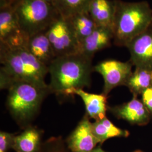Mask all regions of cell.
I'll list each match as a JSON object with an SVG mask.
<instances>
[{
    "instance_id": "1",
    "label": "cell",
    "mask_w": 152,
    "mask_h": 152,
    "mask_svg": "<svg viewBox=\"0 0 152 152\" xmlns=\"http://www.w3.org/2000/svg\"><path fill=\"white\" fill-rule=\"evenodd\" d=\"M48 68L51 93L60 98L73 97L76 90L91 86L92 59L81 53L56 57Z\"/></svg>"
},
{
    "instance_id": "2",
    "label": "cell",
    "mask_w": 152,
    "mask_h": 152,
    "mask_svg": "<svg viewBox=\"0 0 152 152\" xmlns=\"http://www.w3.org/2000/svg\"><path fill=\"white\" fill-rule=\"evenodd\" d=\"M1 89H6L11 82H31L41 86L48 85L45 77L49 68L37 60L26 46L10 47L0 43Z\"/></svg>"
},
{
    "instance_id": "3",
    "label": "cell",
    "mask_w": 152,
    "mask_h": 152,
    "mask_svg": "<svg viewBox=\"0 0 152 152\" xmlns=\"http://www.w3.org/2000/svg\"><path fill=\"white\" fill-rule=\"evenodd\" d=\"M6 90V107L22 129L32 125L45 99L51 94L49 85L44 86L26 81L12 82Z\"/></svg>"
},
{
    "instance_id": "4",
    "label": "cell",
    "mask_w": 152,
    "mask_h": 152,
    "mask_svg": "<svg viewBox=\"0 0 152 152\" xmlns=\"http://www.w3.org/2000/svg\"><path fill=\"white\" fill-rule=\"evenodd\" d=\"M115 3L113 43L126 47L152 24V9L145 1L131 2L115 0Z\"/></svg>"
},
{
    "instance_id": "5",
    "label": "cell",
    "mask_w": 152,
    "mask_h": 152,
    "mask_svg": "<svg viewBox=\"0 0 152 152\" xmlns=\"http://www.w3.org/2000/svg\"><path fill=\"white\" fill-rule=\"evenodd\" d=\"M13 7L20 29L29 37L46 31L60 15L54 6L41 0H20Z\"/></svg>"
},
{
    "instance_id": "6",
    "label": "cell",
    "mask_w": 152,
    "mask_h": 152,
    "mask_svg": "<svg viewBox=\"0 0 152 152\" xmlns=\"http://www.w3.org/2000/svg\"><path fill=\"white\" fill-rule=\"evenodd\" d=\"M45 32L56 58L80 53V43L67 18L59 15Z\"/></svg>"
},
{
    "instance_id": "7",
    "label": "cell",
    "mask_w": 152,
    "mask_h": 152,
    "mask_svg": "<svg viewBox=\"0 0 152 152\" xmlns=\"http://www.w3.org/2000/svg\"><path fill=\"white\" fill-rule=\"evenodd\" d=\"M133 65L130 61L123 62L114 59L100 61L94 66L95 72L101 75L104 80L103 93L108 96L114 88L126 85L132 73Z\"/></svg>"
},
{
    "instance_id": "8",
    "label": "cell",
    "mask_w": 152,
    "mask_h": 152,
    "mask_svg": "<svg viewBox=\"0 0 152 152\" xmlns=\"http://www.w3.org/2000/svg\"><path fill=\"white\" fill-rule=\"evenodd\" d=\"M28 38L20 28L14 7H0V43L10 47L26 46Z\"/></svg>"
},
{
    "instance_id": "9",
    "label": "cell",
    "mask_w": 152,
    "mask_h": 152,
    "mask_svg": "<svg viewBox=\"0 0 152 152\" xmlns=\"http://www.w3.org/2000/svg\"><path fill=\"white\" fill-rule=\"evenodd\" d=\"M126 48L130 54V61L135 68L152 70V24L131 39Z\"/></svg>"
},
{
    "instance_id": "10",
    "label": "cell",
    "mask_w": 152,
    "mask_h": 152,
    "mask_svg": "<svg viewBox=\"0 0 152 152\" xmlns=\"http://www.w3.org/2000/svg\"><path fill=\"white\" fill-rule=\"evenodd\" d=\"M92 124L85 114L66 138L65 142L71 152H91L100 144L93 133Z\"/></svg>"
},
{
    "instance_id": "11",
    "label": "cell",
    "mask_w": 152,
    "mask_h": 152,
    "mask_svg": "<svg viewBox=\"0 0 152 152\" xmlns=\"http://www.w3.org/2000/svg\"><path fill=\"white\" fill-rule=\"evenodd\" d=\"M108 110L117 118L125 120L131 125L140 126L148 125L152 118L142 102L134 96L127 103L108 107Z\"/></svg>"
},
{
    "instance_id": "12",
    "label": "cell",
    "mask_w": 152,
    "mask_h": 152,
    "mask_svg": "<svg viewBox=\"0 0 152 152\" xmlns=\"http://www.w3.org/2000/svg\"><path fill=\"white\" fill-rule=\"evenodd\" d=\"M113 38V31L112 28L98 26L80 44V53L93 59L96 53L110 47Z\"/></svg>"
},
{
    "instance_id": "13",
    "label": "cell",
    "mask_w": 152,
    "mask_h": 152,
    "mask_svg": "<svg viewBox=\"0 0 152 152\" xmlns=\"http://www.w3.org/2000/svg\"><path fill=\"white\" fill-rule=\"evenodd\" d=\"M26 48L37 60L47 66H49L56 58L45 31L29 37Z\"/></svg>"
},
{
    "instance_id": "14",
    "label": "cell",
    "mask_w": 152,
    "mask_h": 152,
    "mask_svg": "<svg viewBox=\"0 0 152 152\" xmlns=\"http://www.w3.org/2000/svg\"><path fill=\"white\" fill-rule=\"evenodd\" d=\"M75 95L81 98L85 104L86 114L95 121L102 120L105 118L108 110L107 96L102 94H91L83 91V89L76 90Z\"/></svg>"
},
{
    "instance_id": "15",
    "label": "cell",
    "mask_w": 152,
    "mask_h": 152,
    "mask_svg": "<svg viewBox=\"0 0 152 152\" xmlns=\"http://www.w3.org/2000/svg\"><path fill=\"white\" fill-rule=\"evenodd\" d=\"M44 131L31 125L15 136L12 149L15 152H38L44 141Z\"/></svg>"
},
{
    "instance_id": "16",
    "label": "cell",
    "mask_w": 152,
    "mask_h": 152,
    "mask_svg": "<svg viewBox=\"0 0 152 152\" xmlns=\"http://www.w3.org/2000/svg\"><path fill=\"white\" fill-rule=\"evenodd\" d=\"M115 11V0H91L88 9V12L98 26L112 29Z\"/></svg>"
},
{
    "instance_id": "17",
    "label": "cell",
    "mask_w": 152,
    "mask_h": 152,
    "mask_svg": "<svg viewBox=\"0 0 152 152\" xmlns=\"http://www.w3.org/2000/svg\"><path fill=\"white\" fill-rule=\"evenodd\" d=\"M92 131L100 144L114 137H127L130 132L117 127L106 117L102 120L95 121L92 124Z\"/></svg>"
},
{
    "instance_id": "18",
    "label": "cell",
    "mask_w": 152,
    "mask_h": 152,
    "mask_svg": "<svg viewBox=\"0 0 152 152\" xmlns=\"http://www.w3.org/2000/svg\"><path fill=\"white\" fill-rule=\"evenodd\" d=\"M133 96L137 97L148 88L152 87V70L143 68H135L127 82Z\"/></svg>"
},
{
    "instance_id": "19",
    "label": "cell",
    "mask_w": 152,
    "mask_h": 152,
    "mask_svg": "<svg viewBox=\"0 0 152 152\" xmlns=\"http://www.w3.org/2000/svg\"><path fill=\"white\" fill-rule=\"evenodd\" d=\"M67 19L80 44L98 26L88 11L77 14Z\"/></svg>"
},
{
    "instance_id": "20",
    "label": "cell",
    "mask_w": 152,
    "mask_h": 152,
    "mask_svg": "<svg viewBox=\"0 0 152 152\" xmlns=\"http://www.w3.org/2000/svg\"><path fill=\"white\" fill-rule=\"evenodd\" d=\"M91 0H56L54 6L61 16L65 18L88 11Z\"/></svg>"
},
{
    "instance_id": "21",
    "label": "cell",
    "mask_w": 152,
    "mask_h": 152,
    "mask_svg": "<svg viewBox=\"0 0 152 152\" xmlns=\"http://www.w3.org/2000/svg\"><path fill=\"white\" fill-rule=\"evenodd\" d=\"M38 152H72L62 136H53L44 141Z\"/></svg>"
},
{
    "instance_id": "22",
    "label": "cell",
    "mask_w": 152,
    "mask_h": 152,
    "mask_svg": "<svg viewBox=\"0 0 152 152\" xmlns=\"http://www.w3.org/2000/svg\"><path fill=\"white\" fill-rule=\"evenodd\" d=\"M16 135L5 131L0 132V151L6 152L12 149L14 139Z\"/></svg>"
},
{
    "instance_id": "23",
    "label": "cell",
    "mask_w": 152,
    "mask_h": 152,
    "mask_svg": "<svg viewBox=\"0 0 152 152\" xmlns=\"http://www.w3.org/2000/svg\"><path fill=\"white\" fill-rule=\"evenodd\" d=\"M141 101L149 111L152 118V87L149 88L141 94Z\"/></svg>"
},
{
    "instance_id": "24",
    "label": "cell",
    "mask_w": 152,
    "mask_h": 152,
    "mask_svg": "<svg viewBox=\"0 0 152 152\" xmlns=\"http://www.w3.org/2000/svg\"><path fill=\"white\" fill-rule=\"evenodd\" d=\"M20 0H0V7L6 6L15 5L16 3Z\"/></svg>"
},
{
    "instance_id": "25",
    "label": "cell",
    "mask_w": 152,
    "mask_h": 152,
    "mask_svg": "<svg viewBox=\"0 0 152 152\" xmlns=\"http://www.w3.org/2000/svg\"><path fill=\"white\" fill-rule=\"evenodd\" d=\"M91 152H107L105 151H104L103 149L100 147V146L96 147L94 150H92Z\"/></svg>"
},
{
    "instance_id": "26",
    "label": "cell",
    "mask_w": 152,
    "mask_h": 152,
    "mask_svg": "<svg viewBox=\"0 0 152 152\" xmlns=\"http://www.w3.org/2000/svg\"><path fill=\"white\" fill-rule=\"evenodd\" d=\"M41 1H44V2H47V3H49L50 4H52L54 6L55 3L56 2V0H41Z\"/></svg>"
},
{
    "instance_id": "27",
    "label": "cell",
    "mask_w": 152,
    "mask_h": 152,
    "mask_svg": "<svg viewBox=\"0 0 152 152\" xmlns=\"http://www.w3.org/2000/svg\"><path fill=\"white\" fill-rule=\"evenodd\" d=\"M142 152V151H139V150H137V151H135V152Z\"/></svg>"
},
{
    "instance_id": "28",
    "label": "cell",
    "mask_w": 152,
    "mask_h": 152,
    "mask_svg": "<svg viewBox=\"0 0 152 152\" xmlns=\"http://www.w3.org/2000/svg\"><path fill=\"white\" fill-rule=\"evenodd\" d=\"M0 152H4V151H0Z\"/></svg>"
}]
</instances>
